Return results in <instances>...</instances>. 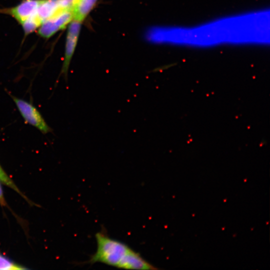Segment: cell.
I'll return each instance as SVG.
<instances>
[{"label":"cell","instance_id":"cell-7","mask_svg":"<svg viewBox=\"0 0 270 270\" xmlns=\"http://www.w3.org/2000/svg\"><path fill=\"white\" fill-rule=\"evenodd\" d=\"M97 0H78L72 8L73 20L82 22L92 9Z\"/></svg>","mask_w":270,"mask_h":270},{"label":"cell","instance_id":"cell-6","mask_svg":"<svg viewBox=\"0 0 270 270\" xmlns=\"http://www.w3.org/2000/svg\"><path fill=\"white\" fill-rule=\"evenodd\" d=\"M40 2V0H24L10 10V13L22 24L36 13Z\"/></svg>","mask_w":270,"mask_h":270},{"label":"cell","instance_id":"cell-1","mask_svg":"<svg viewBox=\"0 0 270 270\" xmlns=\"http://www.w3.org/2000/svg\"><path fill=\"white\" fill-rule=\"evenodd\" d=\"M160 37L164 44L186 48L264 46L270 42V11L234 14L193 26H164Z\"/></svg>","mask_w":270,"mask_h":270},{"label":"cell","instance_id":"cell-5","mask_svg":"<svg viewBox=\"0 0 270 270\" xmlns=\"http://www.w3.org/2000/svg\"><path fill=\"white\" fill-rule=\"evenodd\" d=\"M81 22L74 20L70 24L66 39V51L64 63L60 74L66 80L68 79L69 66L74 54L80 34Z\"/></svg>","mask_w":270,"mask_h":270},{"label":"cell","instance_id":"cell-11","mask_svg":"<svg viewBox=\"0 0 270 270\" xmlns=\"http://www.w3.org/2000/svg\"><path fill=\"white\" fill-rule=\"evenodd\" d=\"M68 3L69 6L71 10H72V8L76 3L78 0H66Z\"/></svg>","mask_w":270,"mask_h":270},{"label":"cell","instance_id":"cell-2","mask_svg":"<svg viewBox=\"0 0 270 270\" xmlns=\"http://www.w3.org/2000/svg\"><path fill=\"white\" fill-rule=\"evenodd\" d=\"M96 252L86 263L101 262L118 268L155 270L153 265L126 244L108 236L105 232H97Z\"/></svg>","mask_w":270,"mask_h":270},{"label":"cell","instance_id":"cell-4","mask_svg":"<svg viewBox=\"0 0 270 270\" xmlns=\"http://www.w3.org/2000/svg\"><path fill=\"white\" fill-rule=\"evenodd\" d=\"M72 20L73 14L72 10L66 9L43 22L39 28L38 34L44 38H48L58 30L64 28Z\"/></svg>","mask_w":270,"mask_h":270},{"label":"cell","instance_id":"cell-3","mask_svg":"<svg viewBox=\"0 0 270 270\" xmlns=\"http://www.w3.org/2000/svg\"><path fill=\"white\" fill-rule=\"evenodd\" d=\"M12 97L22 116L27 123L44 134L51 132L50 128L34 106L22 99L14 96Z\"/></svg>","mask_w":270,"mask_h":270},{"label":"cell","instance_id":"cell-8","mask_svg":"<svg viewBox=\"0 0 270 270\" xmlns=\"http://www.w3.org/2000/svg\"><path fill=\"white\" fill-rule=\"evenodd\" d=\"M0 182L4 184L6 186L10 188H12L22 197H23L26 200H27L30 204H32V202L24 195L20 190L18 188L17 186L15 184L12 180L8 176L6 172L2 168L0 165Z\"/></svg>","mask_w":270,"mask_h":270},{"label":"cell","instance_id":"cell-9","mask_svg":"<svg viewBox=\"0 0 270 270\" xmlns=\"http://www.w3.org/2000/svg\"><path fill=\"white\" fill-rule=\"evenodd\" d=\"M26 269L28 268L0 254V270H23Z\"/></svg>","mask_w":270,"mask_h":270},{"label":"cell","instance_id":"cell-10","mask_svg":"<svg viewBox=\"0 0 270 270\" xmlns=\"http://www.w3.org/2000/svg\"><path fill=\"white\" fill-rule=\"evenodd\" d=\"M0 204L2 206H7V203L4 198L2 188L0 182Z\"/></svg>","mask_w":270,"mask_h":270}]
</instances>
